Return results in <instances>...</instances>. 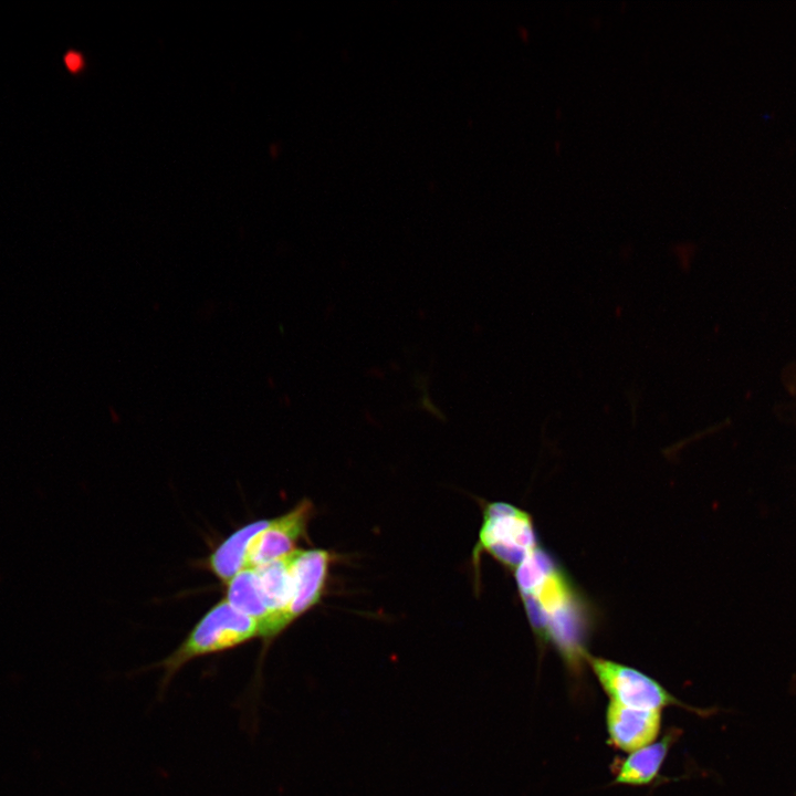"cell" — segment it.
Here are the masks:
<instances>
[{
	"mask_svg": "<svg viewBox=\"0 0 796 796\" xmlns=\"http://www.w3.org/2000/svg\"><path fill=\"white\" fill-rule=\"evenodd\" d=\"M587 664L610 701L641 710L661 711L672 705L692 710L657 680L635 668L590 654Z\"/></svg>",
	"mask_w": 796,
	"mask_h": 796,
	"instance_id": "4",
	"label": "cell"
},
{
	"mask_svg": "<svg viewBox=\"0 0 796 796\" xmlns=\"http://www.w3.org/2000/svg\"><path fill=\"white\" fill-rule=\"evenodd\" d=\"M537 546L532 516L527 512L504 502L485 505L473 551L475 565L481 553L486 552L502 565L515 570Z\"/></svg>",
	"mask_w": 796,
	"mask_h": 796,
	"instance_id": "3",
	"label": "cell"
},
{
	"mask_svg": "<svg viewBox=\"0 0 796 796\" xmlns=\"http://www.w3.org/2000/svg\"><path fill=\"white\" fill-rule=\"evenodd\" d=\"M224 599L240 612L254 619L259 626V638L269 610L263 600L256 573L253 568L239 572L227 585Z\"/></svg>",
	"mask_w": 796,
	"mask_h": 796,
	"instance_id": "10",
	"label": "cell"
},
{
	"mask_svg": "<svg viewBox=\"0 0 796 796\" xmlns=\"http://www.w3.org/2000/svg\"><path fill=\"white\" fill-rule=\"evenodd\" d=\"M605 720L609 744L630 753L651 744L661 729V711L629 708L614 701L606 709Z\"/></svg>",
	"mask_w": 796,
	"mask_h": 796,
	"instance_id": "7",
	"label": "cell"
},
{
	"mask_svg": "<svg viewBox=\"0 0 796 796\" xmlns=\"http://www.w3.org/2000/svg\"><path fill=\"white\" fill-rule=\"evenodd\" d=\"M313 514L312 502L304 499L286 513L269 519L249 544L247 568L262 566L296 551L298 542L306 537Z\"/></svg>",
	"mask_w": 796,
	"mask_h": 796,
	"instance_id": "5",
	"label": "cell"
},
{
	"mask_svg": "<svg viewBox=\"0 0 796 796\" xmlns=\"http://www.w3.org/2000/svg\"><path fill=\"white\" fill-rule=\"evenodd\" d=\"M65 63L71 71H76L82 65V59L78 54H76L74 52H70L65 56Z\"/></svg>",
	"mask_w": 796,
	"mask_h": 796,
	"instance_id": "12",
	"label": "cell"
},
{
	"mask_svg": "<svg viewBox=\"0 0 796 796\" xmlns=\"http://www.w3.org/2000/svg\"><path fill=\"white\" fill-rule=\"evenodd\" d=\"M331 559L327 551L318 548H297L290 553L292 597L285 612L287 627L320 603Z\"/></svg>",
	"mask_w": 796,
	"mask_h": 796,
	"instance_id": "6",
	"label": "cell"
},
{
	"mask_svg": "<svg viewBox=\"0 0 796 796\" xmlns=\"http://www.w3.org/2000/svg\"><path fill=\"white\" fill-rule=\"evenodd\" d=\"M680 736L677 729L669 730L659 741L630 753L614 762V783L643 786L652 783L668 756L671 746Z\"/></svg>",
	"mask_w": 796,
	"mask_h": 796,
	"instance_id": "8",
	"label": "cell"
},
{
	"mask_svg": "<svg viewBox=\"0 0 796 796\" xmlns=\"http://www.w3.org/2000/svg\"><path fill=\"white\" fill-rule=\"evenodd\" d=\"M254 638H259L256 621L233 608L224 598L219 600L171 653L148 667L163 671L159 698L164 696L172 679L190 661L234 649Z\"/></svg>",
	"mask_w": 796,
	"mask_h": 796,
	"instance_id": "2",
	"label": "cell"
},
{
	"mask_svg": "<svg viewBox=\"0 0 796 796\" xmlns=\"http://www.w3.org/2000/svg\"><path fill=\"white\" fill-rule=\"evenodd\" d=\"M528 619L537 636L555 647L568 670L578 675L587 663L589 615L564 569L537 546L514 570Z\"/></svg>",
	"mask_w": 796,
	"mask_h": 796,
	"instance_id": "1",
	"label": "cell"
},
{
	"mask_svg": "<svg viewBox=\"0 0 796 796\" xmlns=\"http://www.w3.org/2000/svg\"><path fill=\"white\" fill-rule=\"evenodd\" d=\"M269 519L244 524L224 538L205 559L203 566L224 586L247 568L248 547Z\"/></svg>",
	"mask_w": 796,
	"mask_h": 796,
	"instance_id": "9",
	"label": "cell"
},
{
	"mask_svg": "<svg viewBox=\"0 0 796 796\" xmlns=\"http://www.w3.org/2000/svg\"><path fill=\"white\" fill-rule=\"evenodd\" d=\"M787 390L796 398V364L787 367L783 375Z\"/></svg>",
	"mask_w": 796,
	"mask_h": 796,
	"instance_id": "11",
	"label": "cell"
}]
</instances>
